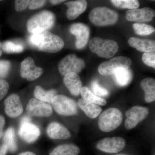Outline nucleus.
<instances>
[{"label":"nucleus","instance_id":"f257e3e1","mask_svg":"<svg viewBox=\"0 0 155 155\" xmlns=\"http://www.w3.org/2000/svg\"><path fill=\"white\" fill-rule=\"evenodd\" d=\"M28 41L32 47L45 52L57 53L64 46L62 38L49 31L31 34Z\"/></svg>","mask_w":155,"mask_h":155},{"label":"nucleus","instance_id":"f03ea898","mask_svg":"<svg viewBox=\"0 0 155 155\" xmlns=\"http://www.w3.org/2000/svg\"><path fill=\"white\" fill-rule=\"evenodd\" d=\"M55 16L52 12L44 11L31 17L27 23L28 31L31 34L48 31L55 22Z\"/></svg>","mask_w":155,"mask_h":155},{"label":"nucleus","instance_id":"7ed1b4c3","mask_svg":"<svg viewBox=\"0 0 155 155\" xmlns=\"http://www.w3.org/2000/svg\"><path fill=\"white\" fill-rule=\"evenodd\" d=\"M91 51L100 58H112L118 52L119 45L116 42L111 40H104L100 38H92L89 43Z\"/></svg>","mask_w":155,"mask_h":155},{"label":"nucleus","instance_id":"20e7f679","mask_svg":"<svg viewBox=\"0 0 155 155\" xmlns=\"http://www.w3.org/2000/svg\"><path fill=\"white\" fill-rule=\"evenodd\" d=\"M88 18L94 25L104 26L116 24L119 15L116 11L107 7H97L91 11Z\"/></svg>","mask_w":155,"mask_h":155},{"label":"nucleus","instance_id":"39448f33","mask_svg":"<svg viewBox=\"0 0 155 155\" xmlns=\"http://www.w3.org/2000/svg\"><path fill=\"white\" fill-rule=\"evenodd\" d=\"M122 120L123 115L120 110L116 108H109L100 116L99 127L103 132H110L120 126Z\"/></svg>","mask_w":155,"mask_h":155},{"label":"nucleus","instance_id":"423d86ee","mask_svg":"<svg viewBox=\"0 0 155 155\" xmlns=\"http://www.w3.org/2000/svg\"><path fill=\"white\" fill-rule=\"evenodd\" d=\"M132 64L130 58L124 56L113 58L109 61L103 62L99 66L98 72L104 76L114 75L120 69H129Z\"/></svg>","mask_w":155,"mask_h":155},{"label":"nucleus","instance_id":"0eeeda50","mask_svg":"<svg viewBox=\"0 0 155 155\" xmlns=\"http://www.w3.org/2000/svg\"><path fill=\"white\" fill-rule=\"evenodd\" d=\"M53 109L59 115L70 116L78 114L77 104L75 101L63 95H57L51 103Z\"/></svg>","mask_w":155,"mask_h":155},{"label":"nucleus","instance_id":"6e6552de","mask_svg":"<svg viewBox=\"0 0 155 155\" xmlns=\"http://www.w3.org/2000/svg\"><path fill=\"white\" fill-rule=\"evenodd\" d=\"M18 134L23 141L32 143L39 137L41 130L38 126L31 122L29 117L25 116L21 119Z\"/></svg>","mask_w":155,"mask_h":155},{"label":"nucleus","instance_id":"1a4fd4ad","mask_svg":"<svg viewBox=\"0 0 155 155\" xmlns=\"http://www.w3.org/2000/svg\"><path fill=\"white\" fill-rule=\"evenodd\" d=\"M85 67V63L81 58L75 54H69L61 60L58 64V69L62 75L68 73H80Z\"/></svg>","mask_w":155,"mask_h":155},{"label":"nucleus","instance_id":"9d476101","mask_svg":"<svg viewBox=\"0 0 155 155\" xmlns=\"http://www.w3.org/2000/svg\"><path fill=\"white\" fill-rule=\"evenodd\" d=\"M26 112L31 117H48L52 114L53 108L50 104L32 98L28 102Z\"/></svg>","mask_w":155,"mask_h":155},{"label":"nucleus","instance_id":"9b49d317","mask_svg":"<svg viewBox=\"0 0 155 155\" xmlns=\"http://www.w3.org/2000/svg\"><path fill=\"white\" fill-rule=\"evenodd\" d=\"M43 72V69L36 66L33 58L30 57L24 59L20 66V76L28 81H33L37 79Z\"/></svg>","mask_w":155,"mask_h":155},{"label":"nucleus","instance_id":"f8f14e48","mask_svg":"<svg viewBox=\"0 0 155 155\" xmlns=\"http://www.w3.org/2000/svg\"><path fill=\"white\" fill-rule=\"evenodd\" d=\"M126 143L125 140L119 137L110 138L106 137L98 142L97 145L98 149L104 152L116 153L125 148Z\"/></svg>","mask_w":155,"mask_h":155},{"label":"nucleus","instance_id":"ddd939ff","mask_svg":"<svg viewBox=\"0 0 155 155\" xmlns=\"http://www.w3.org/2000/svg\"><path fill=\"white\" fill-rule=\"evenodd\" d=\"M69 31L76 37V48L78 49L84 48L89 38L90 29L88 26L82 23H75L70 26Z\"/></svg>","mask_w":155,"mask_h":155},{"label":"nucleus","instance_id":"4468645a","mask_svg":"<svg viewBox=\"0 0 155 155\" xmlns=\"http://www.w3.org/2000/svg\"><path fill=\"white\" fill-rule=\"evenodd\" d=\"M126 19L130 22H148L151 21L155 16V11L149 8L129 10L126 13Z\"/></svg>","mask_w":155,"mask_h":155},{"label":"nucleus","instance_id":"2eb2a0df","mask_svg":"<svg viewBox=\"0 0 155 155\" xmlns=\"http://www.w3.org/2000/svg\"><path fill=\"white\" fill-rule=\"evenodd\" d=\"M6 114L11 118H16L23 112V106L18 95L13 94L10 95L5 101Z\"/></svg>","mask_w":155,"mask_h":155},{"label":"nucleus","instance_id":"dca6fc26","mask_svg":"<svg viewBox=\"0 0 155 155\" xmlns=\"http://www.w3.org/2000/svg\"><path fill=\"white\" fill-rule=\"evenodd\" d=\"M48 136L53 139H67L71 137V134L67 128L57 122L50 123L47 128Z\"/></svg>","mask_w":155,"mask_h":155},{"label":"nucleus","instance_id":"f3484780","mask_svg":"<svg viewBox=\"0 0 155 155\" xmlns=\"http://www.w3.org/2000/svg\"><path fill=\"white\" fill-rule=\"evenodd\" d=\"M64 83L72 95L78 96L80 94L82 84L77 74L71 72L66 74L64 75Z\"/></svg>","mask_w":155,"mask_h":155},{"label":"nucleus","instance_id":"a211bd4d","mask_svg":"<svg viewBox=\"0 0 155 155\" xmlns=\"http://www.w3.org/2000/svg\"><path fill=\"white\" fill-rule=\"evenodd\" d=\"M149 113L148 109L145 107L134 106L126 111L125 116L132 125L136 126L139 122L147 117Z\"/></svg>","mask_w":155,"mask_h":155},{"label":"nucleus","instance_id":"6ab92c4d","mask_svg":"<svg viewBox=\"0 0 155 155\" xmlns=\"http://www.w3.org/2000/svg\"><path fill=\"white\" fill-rule=\"evenodd\" d=\"M65 5L68 7L66 15L69 20L76 19L87 8V2L84 0L67 2Z\"/></svg>","mask_w":155,"mask_h":155},{"label":"nucleus","instance_id":"aec40b11","mask_svg":"<svg viewBox=\"0 0 155 155\" xmlns=\"http://www.w3.org/2000/svg\"><path fill=\"white\" fill-rule=\"evenodd\" d=\"M130 46L137 51L145 53L155 51V41L151 40L141 39L136 37H131L128 40Z\"/></svg>","mask_w":155,"mask_h":155},{"label":"nucleus","instance_id":"412c9836","mask_svg":"<svg viewBox=\"0 0 155 155\" xmlns=\"http://www.w3.org/2000/svg\"><path fill=\"white\" fill-rule=\"evenodd\" d=\"M77 105L84 112L87 116L92 118H97L101 114L102 109L99 105L80 99L78 101Z\"/></svg>","mask_w":155,"mask_h":155},{"label":"nucleus","instance_id":"4be33fe9","mask_svg":"<svg viewBox=\"0 0 155 155\" xmlns=\"http://www.w3.org/2000/svg\"><path fill=\"white\" fill-rule=\"evenodd\" d=\"M140 87L145 92V100L147 103L154 101L155 100V80L151 78H147L142 81Z\"/></svg>","mask_w":155,"mask_h":155},{"label":"nucleus","instance_id":"5701e85b","mask_svg":"<svg viewBox=\"0 0 155 155\" xmlns=\"http://www.w3.org/2000/svg\"><path fill=\"white\" fill-rule=\"evenodd\" d=\"M2 137L3 143L8 147V151L12 153L15 152L17 150L18 146L16 132L14 128L9 127L4 133Z\"/></svg>","mask_w":155,"mask_h":155},{"label":"nucleus","instance_id":"b1692460","mask_svg":"<svg viewBox=\"0 0 155 155\" xmlns=\"http://www.w3.org/2000/svg\"><path fill=\"white\" fill-rule=\"evenodd\" d=\"M57 91L54 89L45 91L39 85L35 87L34 91L35 98L49 104L51 103L53 98L57 95Z\"/></svg>","mask_w":155,"mask_h":155},{"label":"nucleus","instance_id":"393cba45","mask_svg":"<svg viewBox=\"0 0 155 155\" xmlns=\"http://www.w3.org/2000/svg\"><path fill=\"white\" fill-rule=\"evenodd\" d=\"M114 79L119 86H126L132 80L133 74L130 69H120L114 74Z\"/></svg>","mask_w":155,"mask_h":155},{"label":"nucleus","instance_id":"a878e982","mask_svg":"<svg viewBox=\"0 0 155 155\" xmlns=\"http://www.w3.org/2000/svg\"><path fill=\"white\" fill-rule=\"evenodd\" d=\"M80 150L74 144H62L56 147L49 155H78Z\"/></svg>","mask_w":155,"mask_h":155},{"label":"nucleus","instance_id":"bb28decb","mask_svg":"<svg viewBox=\"0 0 155 155\" xmlns=\"http://www.w3.org/2000/svg\"><path fill=\"white\" fill-rule=\"evenodd\" d=\"M80 94L83 99L100 106H104L107 104L105 100L97 96L86 87H84L81 90Z\"/></svg>","mask_w":155,"mask_h":155},{"label":"nucleus","instance_id":"cd10ccee","mask_svg":"<svg viewBox=\"0 0 155 155\" xmlns=\"http://www.w3.org/2000/svg\"><path fill=\"white\" fill-rule=\"evenodd\" d=\"M111 2L115 7L119 8L132 10L137 9L140 6L138 1L136 0H112Z\"/></svg>","mask_w":155,"mask_h":155},{"label":"nucleus","instance_id":"c85d7f7f","mask_svg":"<svg viewBox=\"0 0 155 155\" xmlns=\"http://www.w3.org/2000/svg\"><path fill=\"white\" fill-rule=\"evenodd\" d=\"M2 48L5 52L8 54L21 53L24 50L22 45L10 41H7L2 43Z\"/></svg>","mask_w":155,"mask_h":155},{"label":"nucleus","instance_id":"c756f323","mask_svg":"<svg viewBox=\"0 0 155 155\" xmlns=\"http://www.w3.org/2000/svg\"><path fill=\"white\" fill-rule=\"evenodd\" d=\"M134 30L138 35H149L155 31V28L151 25L144 23H135L133 25Z\"/></svg>","mask_w":155,"mask_h":155},{"label":"nucleus","instance_id":"7c9ffc66","mask_svg":"<svg viewBox=\"0 0 155 155\" xmlns=\"http://www.w3.org/2000/svg\"><path fill=\"white\" fill-rule=\"evenodd\" d=\"M91 87L92 92L97 96L107 97L109 94L107 90L101 86L97 80L92 81L91 84Z\"/></svg>","mask_w":155,"mask_h":155},{"label":"nucleus","instance_id":"2f4dec72","mask_svg":"<svg viewBox=\"0 0 155 155\" xmlns=\"http://www.w3.org/2000/svg\"><path fill=\"white\" fill-rule=\"evenodd\" d=\"M10 61L7 60H0V79L7 77L11 69Z\"/></svg>","mask_w":155,"mask_h":155},{"label":"nucleus","instance_id":"473e14b6","mask_svg":"<svg viewBox=\"0 0 155 155\" xmlns=\"http://www.w3.org/2000/svg\"><path fill=\"white\" fill-rule=\"evenodd\" d=\"M143 62L147 66L155 68V52L144 53L142 55Z\"/></svg>","mask_w":155,"mask_h":155},{"label":"nucleus","instance_id":"72a5a7b5","mask_svg":"<svg viewBox=\"0 0 155 155\" xmlns=\"http://www.w3.org/2000/svg\"><path fill=\"white\" fill-rule=\"evenodd\" d=\"M9 89L8 83L4 79H0V101L5 97Z\"/></svg>","mask_w":155,"mask_h":155},{"label":"nucleus","instance_id":"f704fd0d","mask_svg":"<svg viewBox=\"0 0 155 155\" xmlns=\"http://www.w3.org/2000/svg\"><path fill=\"white\" fill-rule=\"evenodd\" d=\"M30 1L28 0H17L15 2V10L18 12H21L27 8L29 5Z\"/></svg>","mask_w":155,"mask_h":155},{"label":"nucleus","instance_id":"c9c22d12","mask_svg":"<svg viewBox=\"0 0 155 155\" xmlns=\"http://www.w3.org/2000/svg\"><path fill=\"white\" fill-rule=\"evenodd\" d=\"M46 2V1H42V0L30 1L28 8L30 10H36V9H39L42 7Z\"/></svg>","mask_w":155,"mask_h":155},{"label":"nucleus","instance_id":"e433bc0d","mask_svg":"<svg viewBox=\"0 0 155 155\" xmlns=\"http://www.w3.org/2000/svg\"><path fill=\"white\" fill-rule=\"evenodd\" d=\"M5 123V120L4 116L0 115V139L2 137L4 132L3 128Z\"/></svg>","mask_w":155,"mask_h":155},{"label":"nucleus","instance_id":"4c0bfd02","mask_svg":"<svg viewBox=\"0 0 155 155\" xmlns=\"http://www.w3.org/2000/svg\"><path fill=\"white\" fill-rule=\"evenodd\" d=\"M8 151V147L3 143L0 146V155H6Z\"/></svg>","mask_w":155,"mask_h":155},{"label":"nucleus","instance_id":"58836bf2","mask_svg":"<svg viewBox=\"0 0 155 155\" xmlns=\"http://www.w3.org/2000/svg\"><path fill=\"white\" fill-rule=\"evenodd\" d=\"M49 2L52 5H56L64 2H66V1H64V0H51Z\"/></svg>","mask_w":155,"mask_h":155},{"label":"nucleus","instance_id":"ea45409f","mask_svg":"<svg viewBox=\"0 0 155 155\" xmlns=\"http://www.w3.org/2000/svg\"><path fill=\"white\" fill-rule=\"evenodd\" d=\"M19 155H36L34 153H33L29 151H27L25 152H23L21 153Z\"/></svg>","mask_w":155,"mask_h":155},{"label":"nucleus","instance_id":"a19ab883","mask_svg":"<svg viewBox=\"0 0 155 155\" xmlns=\"http://www.w3.org/2000/svg\"><path fill=\"white\" fill-rule=\"evenodd\" d=\"M2 43L0 42V57L2 56Z\"/></svg>","mask_w":155,"mask_h":155},{"label":"nucleus","instance_id":"79ce46f5","mask_svg":"<svg viewBox=\"0 0 155 155\" xmlns=\"http://www.w3.org/2000/svg\"><path fill=\"white\" fill-rule=\"evenodd\" d=\"M126 155L119 154V155Z\"/></svg>","mask_w":155,"mask_h":155}]
</instances>
